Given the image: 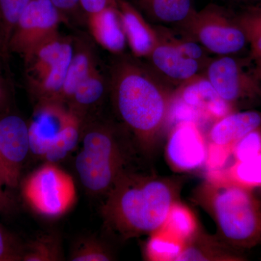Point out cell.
<instances>
[{
  "instance_id": "1",
  "label": "cell",
  "mask_w": 261,
  "mask_h": 261,
  "mask_svg": "<svg viewBox=\"0 0 261 261\" xmlns=\"http://www.w3.org/2000/svg\"><path fill=\"white\" fill-rule=\"evenodd\" d=\"M107 71L109 99L118 123L139 152L150 156L168 124L178 89L133 55H113Z\"/></svg>"
},
{
  "instance_id": "2",
  "label": "cell",
  "mask_w": 261,
  "mask_h": 261,
  "mask_svg": "<svg viewBox=\"0 0 261 261\" xmlns=\"http://www.w3.org/2000/svg\"><path fill=\"white\" fill-rule=\"evenodd\" d=\"M181 183L178 178L136 171L126 173L101 207L105 227L122 240L159 231L178 202Z\"/></svg>"
},
{
  "instance_id": "3",
  "label": "cell",
  "mask_w": 261,
  "mask_h": 261,
  "mask_svg": "<svg viewBox=\"0 0 261 261\" xmlns=\"http://www.w3.org/2000/svg\"><path fill=\"white\" fill-rule=\"evenodd\" d=\"M80 140L82 149L75 167L91 194L107 195L117 182L134 171V155L139 150L119 123L95 117L84 123Z\"/></svg>"
},
{
  "instance_id": "4",
  "label": "cell",
  "mask_w": 261,
  "mask_h": 261,
  "mask_svg": "<svg viewBox=\"0 0 261 261\" xmlns=\"http://www.w3.org/2000/svg\"><path fill=\"white\" fill-rule=\"evenodd\" d=\"M200 200L216 221L223 243L237 251L261 244V201L231 181L205 182Z\"/></svg>"
},
{
  "instance_id": "5",
  "label": "cell",
  "mask_w": 261,
  "mask_h": 261,
  "mask_svg": "<svg viewBox=\"0 0 261 261\" xmlns=\"http://www.w3.org/2000/svg\"><path fill=\"white\" fill-rule=\"evenodd\" d=\"M83 123L65 105L37 103L29 122L30 151L47 162L64 159L78 145Z\"/></svg>"
},
{
  "instance_id": "6",
  "label": "cell",
  "mask_w": 261,
  "mask_h": 261,
  "mask_svg": "<svg viewBox=\"0 0 261 261\" xmlns=\"http://www.w3.org/2000/svg\"><path fill=\"white\" fill-rule=\"evenodd\" d=\"M73 51V36L60 34L24 61L29 94L37 103L57 102Z\"/></svg>"
},
{
  "instance_id": "7",
  "label": "cell",
  "mask_w": 261,
  "mask_h": 261,
  "mask_svg": "<svg viewBox=\"0 0 261 261\" xmlns=\"http://www.w3.org/2000/svg\"><path fill=\"white\" fill-rule=\"evenodd\" d=\"M21 192L29 207L46 217L63 216L76 201L73 177L56 163L47 161L24 179Z\"/></svg>"
},
{
  "instance_id": "8",
  "label": "cell",
  "mask_w": 261,
  "mask_h": 261,
  "mask_svg": "<svg viewBox=\"0 0 261 261\" xmlns=\"http://www.w3.org/2000/svg\"><path fill=\"white\" fill-rule=\"evenodd\" d=\"M181 27L189 37L208 53L219 56H233L248 45L246 36L234 16L216 5L195 10Z\"/></svg>"
},
{
  "instance_id": "9",
  "label": "cell",
  "mask_w": 261,
  "mask_h": 261,
  "mask_svg": "<svg viewBox=\"0 0 261 261\" xmlns=\"http://www.w3.org/2000/svg\"><path fill=\"white\" fill-rule=\"evenodd\" d=\"M66 24L51 0H32L19 18L12 34L8 51L23 61L38 48L59 35L61 24Z\"/></svg>"
},
{
  "instance_id": "10",
  "label": "cell",
  "mask_w": 261,
  "mask_h": 261,
  "mask_svg": "<svg viewBox=\"0 0 261 261\" xmlns=\"http://www.w3.org/2000/svg\"><path fill=\"white\" fill-rule=\"evenodd\" d=\"M204 77L224 101L231 106L261 94L256 73H250L244 63L233 56H219L211 60Z\"/></svg>"
},
{
  "instance_id": "11",
  "label": "cell",
  "mask_w": 261,
  "mask_h": 261,
  "mask_svg": "<svg viewBox=\"0 0 261 261\" xmlns=\"http://www.w3.org/2000/svg\"><path fill=\"white\" fill-rule=\"evenodd\" d=\"M205 137L195 122L182 121L173 127L166 147L170 166L178 171H192L202 167L207 161Z\"/></svg>"
},
{
  "instance_id": "12",
  "label": "cell",
  "mask_w": 261,
  "mask_h": 261,
  "mask_svg": "<svg viewBox=\"0 0 261 261\" xmlns=\"http://www.w3.org/2000/svg\"><path fill=\"white\" fill-rule=\"evenodd\" d=\"M145 59L162 80L176 89L203 76L206 68L200 62L188 58L172 44L160 39Z\"/></svg>"
},
{
  "instance_id": "13",
  "label": "cell",
  "mask_w": 261,
  "mask_h": 261,
  "mask_svg": "<svg viewBox=\"0 0 261 261\" xmlns=\"http://www.w3.org/2000/svg\"><path fill=\"white\" fill-rule=\"evenodd\" d=\"M29 152V123L10 111L0 115V154L18 185Z\"/></svg>"
},
{
  "instance_id": "14",
  "label": "cell",
  "mask_w": 261,
  "mask_h": 261,
  "mask_svg": "<svg viewBox=\"0 0 261 261\" xmlns=\"http://www.w3.org/2000/svg\"><path fill=\"white\" fill-rule=\"evenodd\" d=\"M94 42L83 33L73 36V55L57 102L67 106L80 84L100 67Z\"/></svg>"
},
{
  "instance_id": "15",
  "label": "cell",
  "mask_w": 261,
  "mask_h": 261,
  "mask_svg": "<svg viewBox=\"0 0 261 261\" xmlns=\"http://www.w3.org/2000/svg\"><path fill=\"white\" fill-rule=\"evenodd\" d=\"M176 98L195 111L201 121H218L232 111V106L219 97L205 77L178 89Z\"/></svg>"
},
{
  "instance_id": "16",
  "label": "cell",
  "mask_w": 261,
  "mask_h": 261,
  "mask_svg": "<svg viewBox=\"0 0 261 261\" xmlns=\"http://www.w3.org/2000/svg\"><path fill=\"white\" fill-rule=\"evenodd\" d=\"M109 92L108 71L99 67L80 84L66 106L84 124L98 116V111L109 98Z\"/></svg>"
},
{
  "instance_id": "17",
  "label": "cell",
  "mask_w": 261,
  "mask_h": 261,
  "mask_svg": "<svg viewBox=\"0 0 261 261\" xmlns=\"http://www.w3.org/2000/svg\"><path fill=\"white\" fill-rule=\"evenodd\" d=\"M118 13L132 54L140 59L147 58L159 42L155 27H151L139 10L125 0H118Z\"/></svg>"
},
{
  "instance_id": "18",
  "label": "cell",
  "mask_w": 261,
  "mask_h": 261,
  "mask_svg": "<svg viewBox=\"0 0 261 261\" xmlns=\"http://www.w3.org/2000/svg\"><path fill=\"white\" fill-rule=\"evenodd\" d=\"M261 128V113L248 111L230 113L215 121L208 133L211 144L233 147L252 130Z\"/></svg>"
},
{
  "instance_id": "19",
  "label": "cell",
  "mask_w": 261,
  "mask_h": 261,
  "mask_svg": "<svg viewBox=\"0 0 261 261\" xmlns=\"http://www.w3.org/2000/svg\"><path fill=\"white\" fill-rule=\"evenodd\" d=\"M87 25L94 42L113 55L123 53L127 42L118 9H108L89 17Z\"/></svg>"
},
{
  "instance_id": "20",
  "label": "cell",
  "mask_w": 261,
  "mask_h": 261,
  "mask_svg": "<svg viewBox=\"0 0 261 261\" xmlns=\"http://www.w3.org/2000/svg\"><path fill=\"white\" fill-rule=\"evenodd\" d=\"M238 251L218 243L203 233L197 232L185 242L176 260H243Z\"/></svg>"
},
{
  "instance_id": "21",
  "label": "cell",
  "mask_w": 261,
  "mask_h": 261,
  "mask_svg": "<svg viewBox=\"0 0 261 261\" xmlns=\"http://www.w3.org/2000/svg\"><path fill=\"white\" fill-rule=\"evenodd\" d=\"M141 10L152 21L181 27L195 11L192 0H137Z\"/></svg>"
},
{
  "instance_id": "22",
  "label": "cell",
  "mask_w": 261,
  "mask_h": 261,
  "mask_svg": "<svg viewBox=\"0 0 261 261\" xmlns=\"http://www.w3.org/2000/svg\"><path fill=\"white\" fill-rule=\"evenodd\" d=\"M166 228L169 236L185 243L193 236L197 231L195 219L185 206L176 202L171 207V211L162 226Z\"/></svg>"
},
{
  "instance_id": "23",
  "label": "cell",
  "mask_w": 261,
  "mask_h": 261,
  "mask_svg": "<svg viewBox=\"0 0 261 261\" xmlns=\"http://www.w3.org/2000/svg\"><path fill=\"white\" fill-rule=\"evenodd\" d=\"M114 255L107 244L97 237L79 238L70 250L69 260L72 261H109Z\"/></svg>"
},
{
  "instance_id": "24",
  "label": "cell",
  "mask_w": 261,
  "mask_h": 261,
  "mask_svg": "<svg viewBox=\"0 0 261 261\" xmlns=\"http://www.w3.org/2000/svg\"><path fill=\"white\" fill-rule=\"evenodd\" d=\"M32 0H0V29L3 39V54L8 61V45L19 18Z\"/></svg>"
},
{
  "instance_id": "25",
  "label": "cell",
  "mask_w": 261,
  "mask_h": 261,
  "mask_svg": "<svg viewBox=\"0 0 261 261\" xmlns=\"http://www.w3.org/2000/svg\"><path fill=\"white\" fill-rule=\"evenodd\" d=\"M234 18L246 36L253 58L261 56V4L247 7Z\"/></svg>"
},
{
  "instance_id": "26",
  "label": "cell",
  "mask_w": 261,
  "mask_h": 261,
  "mask_svg": "<svg viewBox=\"0 0 261 261\" xmlns=\"http://www.w3.org/2000/svg\"><path fill=\"white\" fill-rule=\"evenodd\" d=\"M146 245L145 255L152 260H176L181 253L184 244L168 234L157 231Z\"/></svg>"
},
{
  "instance_id": "27",
  "label": "cell",
  "mask_w": 261,
  "mask_h": 261,
  "mask_svg": "<svg viewBox=\"0 0 261 261\" xmlns=\"http://www.w3.org/2000/svg\"><path fill=\"white\" fill-rule=\"evenodd\" d=\"M61 258L59 240L56 237L47 235L37 238L25 246L22 260L57 261Z\"/></svg>"
},
{
  "instance_id": "28",
  "label": "cell",
  "mask_w": 261,
  "mask_h": 261,
  "mask_svg": "<svg viewBox=\"0 0 261 261\" xmlns=\"http://www.w3.org/2000/svg\"><path fill=\"white\" fill-rule=\"evenodd\" d=\"M229 176L230 181L251 190L261 187V152L248 161L235 162Z\"/></svg>"
},
{
  "instance_id": "29",
  "label": "cell",
  "mask_w": 261,
  "mask_h": 261,
  "mask_svg": "<svg viewBox=\"0 0 261 261\" xmlns=\"http://www.w3.org/2000/svg\"><path fill=\"white\" fill-rule=\"evenodd\" d=\"M261 152V128L252 130L233 145L231 154L235 162H244Z\"/></svg>"
},
{
  "instance_id": "30",
  "label": "cell",
  "mask_w": 261,
  "mask_h": 261,
  "mask_svg": "<svg viewBox=\"0 0 261 261\" xmlns=\"http://www.w3.org/2000/svg\"><path fill=\"white\" fill-rule=\"evenodd\" d=\"M25 246L0 226V261L22 260Z\"/></svg>"
},
{
  "instance_id": "31",
  "label": "cell",
  "mask_w": 261,
  "mask_h": 261,
  "mask_svg": "<svg viewBox=\"0 0 261 261\" xmlns=\"http://www.w3.org/2000/svg\"><path fill=\"white\" fill-rule=\"evenodd\" d=\"M61 12L68 25H87V19L81 8L80 0H51Z\"/></svg>"
},
{
  "instance_id": "32",
  "label": "cell",
  "mask_w": 261,
  "mask_h": 261,
  "mask_svg": "<svg viewBox=\"0 0 261 261\" xmlns=\"http://www.w3.org/2000/svg\"><path fill=\"white\" fill-rule=\"evenodd\" d=\"M6 63L7 61L0 55V115L10 111L11 102V83L7 75Z\"/></svg>"
},
{
  "instance_id": "33",
  "label": "cell",
  "mask_w": 261,
  "mask_h": 261,
  "mask_svg": "<svg viewBox=\"0 0 261 261\" xmlns=\"http://www.w3.org/2000/svg\"><path fill=\"white\" fill-rule=\"evenodd\" d=\"M86 19L108 9H118V0H80Z\"/></svg>"
},
{
  "instance_id": "34",
  "label": "cell",
  "mask_w": 261,
  "mask_h": 261,
  "mask_svg": "<svg viewBox=\"0 0 261 261\" xmlns=\"http://www.w3.org/2000/svg\"><path fill=\"white\" fill-rule=\"evenodd\" d=\"M0 173H1L7 187H10V188H15V187H18V185L15 181L14 178L10 173L9 168L7 166L5 161H3L1 154H0Z\"/></svg>"
},
{
  "instance_id": "35",
  "label": "cell",
  "mask_w": 261,
  "mask_h": 261,
  "mask_svg": "<svg viewBox=\"0 0 261 261\" xmlns=\"http://www.w3.org/2000/svg\"><path fill=\"white\" fill-rule=\"evenodd\" d=\"M255 61V73L257 79L261 82V56L254 58Z\"/></svg>"
},
{
  "instance_id": "36",
  "label": "cell",
  "mask_w": 261,
  "mask_h": 261,
  "mask_svg": "<svg viewBox=\"0 0 261 261\" xmlns=\"http://www.w3.org/2000/svg\"><path fill=\"white\" fill-rule=\"evenodd\" d=\"M0 54L4 58V54H3V35H2L1 29H0Z\"/></svg>"
},
{
  "instance_id": "37",
  "label": "cell",
  "mask_w": 261,
  "mask_h": 261,
  "mask_svg": "<svg viewBox=\"0 0 261 261\" xmlns=\"http://www.w3.org/2000/svg\"><path fill=\"white\" fill-rule=\"evenodd\" d=\"M232 1L240 2V1H245V0H232Z\"/></svg>"
},
{
  "instance_id": "38",
  "label": "cell",
  "mask_w": 261,
  "mask_h": 261,
  "mask_svg": "<svg viewBox=\"0 0 261 261\" xmlns=\"http://www.w3.org/2000/svg\"><path fill=\"white\" fill-rule=\"evenodd\" d=\"M0 55H1V54H0Z\"/></svg>"
}]
</instances>
